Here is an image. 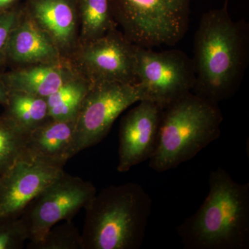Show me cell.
Returning <instances> with one entry per match:
<instances>
[{"instance_id":"cell-2","label":"cell","mask_w":249,"mask_h":249,"mask_svg":"<svg viewBox=\"0 0 249 249\" xmlns=\"http://www.w3.org/2000/svg\"><path fill=\"white\" fill-rule=\"evenodd\" d=\"M209 192L196 213L176 230L187 249L249 248V183L221 167L209 175Z\"/></svg>"},{"instance_id":"cell-14","label":"cell","mask_w":249,"mask_h":249,"mask_svg":"<svg viewBox=\"0 0 249 249\" xmlns=\"http://www.w3.org/2000/svg\"><path fill=\"white\" fill-rule=\"evenodd\" d=\"M30 13L60 51L71 47L76 34V0H31Z\"/></svg>"},{"instance_id":"cell-25","label":"cell","mask_w":249,"mask_h":249,"mask_svg":"<svg viewBox=\"0 0 249 249\" xmlns=\"http://www.w3.org/2000/svg\"><path fill=\"white\" fill-rule=\"evenodd\" d=\"M226 1H228V0H226Z\"/></svg>"},{"instance_id":"cell-16","label":"cell","mask_w":249,"mask_h":249,"mask_svg":"<svg viewBox=\"0 0 249 249\" xmlns=\"http://www.w3.org/2000/svg\"><path fill=\"white\" fill-rule=\"evenodd\" d=\"M4 116L25 134L49 119L47 99L22 92L10 91Z\"/></svg>"},{"instance_id":"cell-15","label":"cell","mask_w":249,"mask_h":249,"mask_svg":"<svg viewBox=\"0 0 249 249\" xmlns=\"http://www.w3.org/2000/svg\"><path fill=\"white\" fill-rule=\"evenodd\" d=\"M1 77L8 92H22L47 98L75 76L71 69L59 62L33 65Z\"/></svg>"},{"instance_id":"cell-13","label":"cell","mask_w":249,"mask_h":249,"mask_svg":"<svg viewBox=\"0 0 249 249\" xmlns=\"http://www.w3.org/2000/svg\"><path fill=\"white\" fill-rule=\"evenodd\" d=\"M60 49L38 24L22 14L11 33L6 51V60L18 64H55L60 62Z\"/></svg>"},{"instance_id":"cell-19","label":"cell","mask_w":249,"mask_h":249,"mask_svg":"<svg viewBox=\"0 0 249 249\" xmlns=\"http://www.w3.org/2000/svg\"><path fill=\"white\" fill-rule=\"evenodd\" d=\"M27 136L6 116H0V175L22 157Z\"/></svg>"},{"instance_id":"cell-1","label":"cell","mask_w":249,"mask_h":249,"mask_svg":"<svg viewBox=\"0 0 249 249\" xmlns=\"http://www.w3.org/2000/svg\"><path fill=\"white\" fill-rule=\"evenodd\" d=\"M227 1L203 14L194 40L192 93L217 105L237 92L249 59L248 25L232 20Z\"/></svg>"},{"instance_id":"cell-17","label":"cell","mask_w":249,"mask_h":249,"mask_svg":"<svg viewBox=\"0 0 249 249\" xmlns=\"http://www.w3.org/2000/svg\"><path fill=\"white\" fill-rule=\"evenodd\" d=\"M91 83L82 75L66 82L47 99L49 116L55 121L75 120Z\"/></svg>"},{"instance_id":"cell-6","label":"cell","mask_w":249,"mask_h":249,"mask_svg":"<svg viewBox=\"0 0 249 249\" xmlns=\"http://www.w3.org/2000/svg\"><path fill=\"white\" fill-rule=\"evenodd\" d=\"M136 75L142 101L162 109L192 92L196 82L193 59L178 49L156 52L136 45Z\"/></svg>"},{"instance_id":"cell-3","label":"cell","mask_w":249,"mask_h":249,"mask_svg":"<svg viewBox=\"0 0 249 249\" xmlns=\"http://www.w3.org/2000/svg\"><path fill=\"white\" fill-rule=\"evenodd\" d=\"M152 201L137 183L105 188L85 208L83 249H139L142 247Z\"/></svg>"},{"instance_id":"cell-8","label":"cell","mask_w":249,"mask_h":249,"mask_svg":"<svg viewBox=\"0 0 249 249\" xmlns=\"http://www.w3.org/2000/svg\"><path fill=\"white\" fill-rule=\"evenodd\" d=\"M91 181L63 172L27 205L19 216L29 241L40 240L51 228L85 209L96 196Z\"/></svg>"},{"instance_id":"cell-24","label":"cell","mask_w":249,"mask_h":249,"mask_svg":"<svg viewBox=\"0 0 249 249\" xmlns=\"http://www.w3.org/2000/svg\"><path fill=\"white\" fill-rule=\"evenodd\" d=\"M18 0H0V14L14 7Z\"/></svg>"},{"instance_id":"cell-23","label":"cell","mask_w":249,"mask_h":249,"mask_svg":"<svg viewBox=\"0 0 249 249\" xmlns=\"http://www.w3.org/2000/svg\"><path fill=\"white\" fill-rule=\"evenodd\" d=\"M8 96H9V92H8L2 79H1V75H0V105L5 106L7 103Z\"/></svg>"},{"instance_id":"cell-7","label":"cell","mask_w":249,"mask_h":249,"mask_svg":"<svg viewBox=\"0 0 249 249\" xmlns=\"http://www.w3.org/2000/svg\"><path fill=\"white\" fill-rule=\"evenodd\" d=\"M141 101L137 84L91 83L76 118L75 154L99 143L109 133L118 117Z\"/></svg>"},{"instance_id":"cell-12","label":"cell","mask_w":249,"mask_h":249,"mask_svg":"<svg viewBox=\"0 0 249 249\" xmlns=\"http://www.w3.org/2000/svg\"><path fill=\"white\" fill-rule=\"evenodd\" d=\"M75 124L49 119L27 134L22 157L63 168L75 154Z\"/></svg>"},{"instance_id":"cell-10","label":"cell","mask_w":249,"mask_h":249,"mask_svg":"<svg viewBox=\"0 0 249 249\" xmlns=\"http://www.w3.org/2000/svg\"><path fill=\"white\" fill-rule=\"evenodd\" d=\"M139 103L121 120L118 151L119 173H126L150 160L158 142L163 109L147 100Z\"/></svg>"},{"instance_id":"cell-21","label":"cell","mask_w":249,"mask_h":249,"mask_svg":"<svg viewBox=\"0 0 249 249\" xmlns=\"http://www.w3.org/2000/svg\"><path fill=\"white\" fill-rule=\"evenodd\" d=\"M29 241L20 217H0V249H20Z\"/></svg>"},{"instance_id":"cell-18","label":"cell","mask_w":249,"mask_h":249,"mask_svg":"<svg viewBox=\"0 0 249 249\" xmlns=\"http://www.w3.org/2000/svg\"><path fill=\"white\" fill-rule=\"evenodd\" d=\"M83 43L96 40L115 29L109 0H78Z\"/></svg>"},{"instance_id":"cell-11","label":"cell","mask_w":249,"mask_h":249,"mask_svg":"<svg viewBox=\"0 0 249 249\" xmlns=\"http://www.w3.org/2000/svg\"><path fill=\"white\" fill-rule=\"evenodd\" d=\"M63 168L21 157L0 175V217H19L27 205Z\"/></svg>"},{"instance_id":"cell-9","label":"cell","mask_w":249,"mask_h":249,"mask_svg":"<svg viewBox=\"0 0 249 249\" xmlns=\"http://www.w3.org/2000/svg\"><path fill=\"white\" fill-rule=\"evenodd\" d=\"M79 62L82 75L91 83H137L136 45L116 29L83 43Z\"/></svg>"},{"instance_id":"cell-20","label":"cell","mask_w":249,"mask_h":249,"mask_svg":"<svg viewBox=\"0 0 249 249\" xmlns=\"http://www.w3.org/2000/svg\"><path fill=\"white\" fill-rule=\"evenodd\" d=\"M29 249H83V239L71 220L55 224L36 241H29Z\"/></svg>"},{"instance_id":"cell-4","label":"cell","mask_w":249,"mask_h":249,"mask_svg":"<svg viewBox=\"0 0 249 249\" xmlns=\"http://www.w3.org/2000/svg\"><path fill=\"white\" fill-rule=\"evenodd\" d=\"M222 121L219 105L192 92L168 105L162 111L150 168L163 173L192 160L219 138Z\"/></svg>"},{"instance_id":"cell-22","label":"cell","mask_w":249,"mask_h":249,"mask_svg":"<svg viewBox=\"0 0 249 249\" xmlns=\"http://www.w3.org/2000/svg\"><path fill=\"white\" fill-rule=\"evenodd\" d=\"M21 14L20 11L15 7L0 14V64L5 62L10 36Z\"/></svg>"},{"instance_id":"cell-5","label":"cell","mask_w":249,"mask_h":249,"mask_svg":"<svg viewBox=\"0 0 249 249\" xmlns=\"http://www.w3.org/2000/svg\"><path fill=\"white\" fill-rule=\"evenodd\" d=\"M114 21L134 45L174 46L186 34L190 0H109Z\"/></svg>"}]
</instances>
